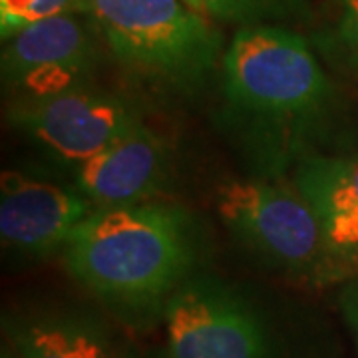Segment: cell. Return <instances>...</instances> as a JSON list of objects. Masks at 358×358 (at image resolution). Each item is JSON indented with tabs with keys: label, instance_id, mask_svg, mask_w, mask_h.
I'll list each match as a JSON object with an SVG mask.
<instances>
[{
	"label": "cell",
	"instance_id": "cell-5",
	"mask_svg": "<svg viewBox=\"0 0 358 358\" xmlns=\"http://www.w3.org/2000/svg\"><path fill=\"white\" fill-rule=\"evenodd\" d=\"M103 38L88 13L52 16L2 40L6 106L30 103L96 84Z\"/></svg>",
	"mask_w": 358,
	"mask_h": 358
},
{
	"label": "cell",
	"instance_id": "cell-14",
	"mask_svg": "<svg viewBox=\"0 0 358 358\" xmlns=\"http://www.w3.org/2000/svg\"><path fill=\"white\" fill-rule=\"evenodd\" d=\"M68 13H86V0H0V38L26 26Z\"/></svg>",
	"mask_w": 358,
	"mask_h": 358
},
{
	"label": "cell",
	"instance_id": "cell-4",
	"mask_svg": "<svg viewBox=\"0 0 358 358\" xmlns=\"http://www.w3.org/2000/svg\"><path fill=\"white\" fill-rule=\"evenodd\" d=\"M215 209L231 237L263 263L313 285L336 281L317 217L294 185L257 176L227 179Z\"/></svg>",
	"mask_w": 358,
	"mask_h": 358
},
{
	"label": "cell",
	"instance_id": "cell-8",
	"mask_svg": "<svg viewBox=\"0 0 358 358\" xmlns=\"http://www.w3.org/2000/svg\"><path fill=\"white\" fill-rule=\"evenodd\" d=\"M96 211L74 181L4 169L0 183L2 251L18 259H44L64 249L72 231Z\"/></svg>",
	"mask_w": 358,
	"mask_h": 358
},
{
	"label": "cell",
	"instance_id": "cell-11",
	"mask_svg": "<svg viewBox=\"0 0 358 358\" xmlns=\"http://www.w3.org/2000/svg\"><path fill=\"white\" fill-rule=\"evenodd\" d=\"M4 334L18 358H126L103 320L66 307L4 317Z\"/></svg>",
	"mask_w": 358,
	"mask_h": 358
},
{
	"label": "cell",
	"instance_id": "cell-1",
	"mask_svg": "<svg viewBox=\"0 0 358 358\" xmlns=\"http://www.w3.org/2000/svg\"><path fill=\"white\" fill-rule=\"evenodd\" d=\"M219 92V126L251 176L282 179L310 155L333 154L341 96L294 28H237L221 58Z\"/></svg>",
	"mask_w": 358,
	"mask_h": 358
},
{
	"label": "cell",
	"instance_id": "cell-15",
	"mask_svg": "<svg viewBox=\"0 0 358 358\" xmlns=\"http://www.w3.org/2000/svg\"><path fill=\"white\" fill-rule=\"evenodd\" d=\"M338 305L358 346V275L346 279L345 287L338 294Z\"/></svg>",
	"mask_w": 358,
	"mask_h": 358
},
{
	"label": "cell",
	"instance_id": "cell-2",
	"mask_svg": "<svg viewBox=\"0 0 358 358\" xmlns=\"http://www.w3.org/2000/svg\"><path fill=\"white\" fill-rule=\"evenodd\" d=\"M201 233L176 203L141 201L96 209L62 249L70 277L120 317L164 315L169 296L195 273Z\"/></svg>",
	"mask_w": 358,
	"mask_h": 358
},
{
	"label": "cell",
	"instance_id": "cell-6",
	"mask_svg": "<svg viewBox=\"0 0 358 358\" xmlns=\"http://www.w3.org/2000/svg\"><path fill=\"white\" fill-rule=\"evenodd\" d=\"M162 317L169 358H271L259 313L217 277L193 273Z\"/></svg>",
	"mask_w": 358,
	"mask_h": 358
},
{
	"label": "cell",
	"instance_id": "cell-13",
	"mask_svg": "<svg viewBox=\"0 0 358 358\" xmlns=\"http://www.w3.org/2000/svg\"><path fill=\"white\" fill-rule=\"evenodd\" d=\"M310 42L327 60L358 78V0H333L327 20Z\"/></svg>",
	"mask_w": 358,
	"mask_h": 358
},
{
	"label": "cell",
	"instance_id": "cell-18",
	"mask_svg": "<svg viewBox=\"0 0 358 358\" xmlns=\"http://www.w3.org/2000/svg\"><path fill=\"white\" fill-rule=\"evenodd\" d=\"M0 358H18V357H16V352H14L13 348L8 346V343H4V346H2V352H0Z\"/></svg>",
	"mask_w": 358,
	"mask_h": 358
},
{
	"label": "cell",
	"instance_id": "cell-16",
	"mask_svg": "<svg viewBox=\"0 0 358 358\" xmlns=\"http://www.w3.org/2000/svg\"><path fill=\"white\" fill-rule=\"evenodd\" d=\"M126 358H169V355H159V352H134V350H128L126 352Z\"/></svg>",
	"mask_w": 358,
	"mask_h": 358
},
{
	"label": "cell",
	"instance_id": "cell-10",
	"mask_svg": "<svg viewBox=\"0 0 358 358\" xmlns=\"http://www.w3.org/2000/svg\"><path fill=\"white\" fill-rule=\"evenodd\" d=\"M166 141L143 120L72 173V181L96 209L152 201L167 185Z\"/></svg>",
	"mask_w": 358,
	"mask_h": 358
},
{
	"label": "cell",
	"instance_id": "cell-7",
	"mask_svg": "<svg viewBox=\"0 0 358 358\" xmlns=\"http://www.w3.org/2000/svg\"><path fill=\"white\" fill-rule=\"evenodd\" d=\"M6 120L54 164L74 173L141 115L124 96L92 84L40 102L6 106Z\"/></svg>",
	"mask_w": 358,
	"mask_h": 358
},
{
	"label": "cell",
	"instance_id": "cell-3",
	"mask_svg": "<svg viewBox=\"0 0 358 358\" xmlns=\"http://www.w3.org/2000/svg\"><path fill=\"white\" fill-rule=\"evenodd\" d=\"M86 13L115 62L150 90L189 96L221 68V32L183 0H86Z\"/></svg>",
	"mask_w": 358,
	"mask_h": 358
},
{
	"label": "cell",
	"instance_id": "cell-9",
	"mask_svg": "<svg viewBox=\"0 0 358 358\" xmlns=\"http://www.w3.org/2000/svg\"><path fill=\"white\" fill-rule=\"evenodd\" d=\"M291 183L310 205L336 281L358 275V154L303 159Z\"/></svg>",
	"mask_w": 358,
	"mask_h": 358
},
{
	"label": "cell",
	"instance_id": "cell-12",
	"mask_svg": "<svg viewBox=\"0 0 358 358\" xmlns=\"http://www.w3.org/2000/svg\"><path fill=\"white\" fill-rule=\"evenodd\" d=\"M211 20L237 28L243 26L308 24L313 13L308 0H203Z\"/></svg>",
	"mask_w": 358,
	"mask_h": 358
},
{
	"label": "cell",
	"instance_id": "cell-17",
	"mask_svg": "<svg viewBox=\"0 0 358 358\" xmlns=\"http://www.w3.org/2000/svg\"><path fill=\"white\" fill-rule=\"evenodd\" d=\"M187 6H192L193 10H197V13H201V14H207V10H205V2L203 0H183ZM209 16V14H207Z\"/></svg>",
	"mask_w": 358,
	"mask_h": 358
}]
</instances>
